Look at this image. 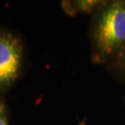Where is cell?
Listing matches in <instances>:
<instances>
[{"instance_id":"cell-1","label":"cell","mask_w":125,"mask_h":125,"mask_svg":"<svg viewBox=\"0 0 125 125\" xmlns=\"http://www.w3.org/2000/svg\"><path fill=\"white\" fill-rule=\"evenodd\" d=\"M92 42L100 63L113 64L125 53V0L106 1L96 11Z\"/></svg>"},{"instance_id":"cell-2","label":"cell","mask_w":125,"mask_h":125,"mask_svg":"<svg viewBox=\"0 0 125 125\" xmlns=\"http://www.w3.org/2000/svg\"><path fill=\"white\" fill-rule=\"evenodd\" d=\"M22 62V46L9 32L0 33V90L9 87L18 78Z\"/></svg>"},{"instance_id":"cell-3","label":"cell","mask_w":125,"mask_h":125,"mask_svg":"<svg viewBox=\"0 0 125 125\" xmlns=\"http://www.w3.org/2000/svg\"><path fill=\"white\" fill-rule=\"evenodd\" d=\"M106 1H100V0H77L73 2H70L67 9L69 13L74 12V13H91L93 11H97Z\"/></svg>"},{"instance_id":"cell-4","label":"cell","mask_w":125,"mask_h":125,"mask_svg":"<svg viewBox=\"0 0 125 125\" xmlns=\"http://www.w3.org/2000/svg\"><path fill=\"white\" fill-rule=\"evenodd\" d=\"M112 65H113L114 70L117 72V73L122 76L123 78H125V53Z\"/></svg>"},{"instance_id":"cell-5","label":"cell","mask_w":125,"mask_h":125,"mask_svg":"<svg viewBox=\"0 0 125 125\" xmlns=\"http://www.w3.org/2000/svg\"><path fill=\"white\" fill-rule=\"evenodd\" d=\"M0 125H9L6 107H5L4 103L2 102H0Z\"/></svg>"}]
</instances>
